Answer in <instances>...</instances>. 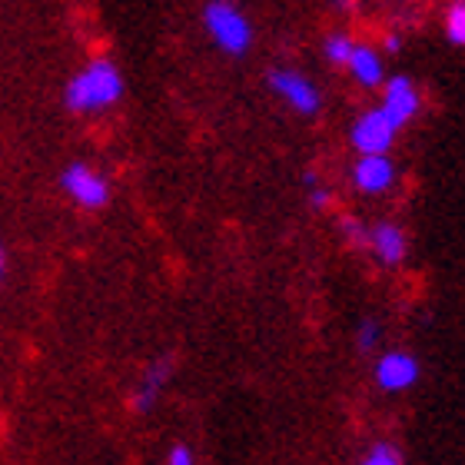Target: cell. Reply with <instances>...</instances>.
<instances>
[{"instance_id": "obj_17", "label": "cell", "mask_w": 465, "mask_h": 465, "mask_svg": "<svg viewBox=\"0 0 465 465\" xmlns=\"http://www.w3.org/2000/svg\"><path fill=\"white\" fill-rule=\"evenodd\" d=\"M342 230H346V236L352 242H366V230H369V226H362L359 220H342Z\"/></svg>"}, {"instance_id": "obj_8", "label": "cell", "mask_w": 465, "mask_h": 465, "mask_svg": "<svg viewBox=\"0 0 465 465\" xmlns=\"http://www.w3.org/2000/svg\"><path fill=\"white\" fill-rule=\"evenodd\" d=\"M419 379V362L406 352H386L376 362V382L386 392H406L409 386H416Z\"/></svg>"}, {"instance_id": "obj_7", "label": "cell", "mask_w": 465, "mask_h": 465, "mask_svg": "<svg viewBox=\"0 0 465 465\" xmlns=\"http://www.w3.org/2000/svg\"><path fill=\"white\" fill-rule=\"evenodd\" d=\"M382 114L392 120L396 126H406L412 116L419 114V90L409 77H392L386 84V94H382Z\"/></svg>"}, {"instance_id": "obj_1", "label": "cell", "mask_w": 465, "mask_h": 465, "mask_svg": "<svg viewBox=\"0 0 465 465\" xmlns=\"http://www.w3.org/2000/svg\"><path fill=\"white\" fill-rule=\"evenodd\" d=\"M124 94V77L110 60H94L90 67H84L77 77L67 84V107L74 114H97V110L114 107Z\"/></svg>"}, {"instance_id": "obj_11", "label": "cell", "mask_w": 465, "mask_h": 465, "mask_svg": "<svg viewBox=\"0 0 465 465\" xmlns=\"http://www.w3.org/2000/svg\"><path fill=\"white\" fill-rule=\"evenodd\" d=\"M346 67L362 87H379L382 84V57L372 47H352Z\"/></svg>"}, {"instance_id": "obj_2", "label": "cell", "mask_w": 465, "mask_h": 465, "mask_svg": "<svg viewBox=\"0 0 465 465\" xmlns=\"http://www.w3.org/2000/svg\"><path fill=\"white\" fill-rule=\"evenodd\" d=\"M206 20V30H210V37L220 50L232 54V57H240L246 54L252 44V27L250 20L242 17L240 10L232 7V4H223V0H213L203 14Z\"/></svg>"}, {"instance_id": "obj_12", "label": "cell", "mask_w": 465, "mask_h": 465, "mask_svg": "<svg viewBox=\"0 0 465 465\" xmlns=\"http://www.w3.org/2000/svg\"><path fill=\"white\" fill-rule=\"evenodd\" d=\"M352 40L346 37V34H332L326 44H322V54H326V60L330 64H336V67H346V60H349V54H352Z\"/></svg>"}, {"instance_id": "obj_4", "label": "cell", "mask_w": 465, "mask_h": 465, "mask_svg": "<svg viewBox=\"0 0 465 465\" xmlns=\"http://www.w3.org/2000/svg\"><path fill=\"white\" fill-rule=\"evenodd\" d=\"M396 130L399 126L382 110H369V114H362L352 124L349 140H352V146H356L359 153H386L389 146H392V140H396Z\"/></svg>"}, {"instance_id": "obj_16", "label": "cell", "mask_w": 465, "mask_h": 465, "mask_svg": "<svg viewBox=\"0 0 465 465\" xmlns=\"http://www.w3.org/2000/svg\"><path fill=\"white\" fill-rule=\"evenodd\" d=\"M166 465H196V459L190 452V446H173L170 456H166Z\"/></svg>"}, {"instance_id": "obj_5", "label": "cell", "mask_w": 465, "mask_h": 465, "mask_svg": "<svg viewBox=\"0 0 465 465\" xmlns=\"http://www.w3.org/2000/svg\"><path fill=\"white\" fill-rule=\"evenodd\" d=\"M270 87H272V94H280L296 114L312 116L320 110V90L312 87V80H306L302 74H296V70H272Z\"/></svg>"}, {"instance_id": "obj_19", "label": "cell", "mask_w": 465, "mask_h": 465, "mask_svg": "<svg viewBox=\"0 0 465 465\" xmlns=\"http://www.w3.org/2000/svg\"><path fill=\"white\" fill-rule=\"evenodd\" d=\"M0 276H4V252H0Z\"/></svg>"}, {"instance_id": "obj_6", "label": "cell", "mask_w": 465, "mask_h": 465, "mask_svg": "<svg viewBox=\"0 0 465 465\" xmlns=\"http://www.w3.org/2000/svg\"><path fill=\"white\" fill-rule=\"evenodd\" d=\"M352 183L359 193H386L389 186L396 183V166L386 153H362L352 166Z\"/></svg>"}, {"instance_id": "obj_18", "label": "cell", "mask_w": 465, "mask_h": 465, "mask_svg": "<svg viewBox=\"0 0 465 465\" xmlns=\"http://www.w3.org/2000/svg\"><path fill=\"white\" fill-rule=\"evenodd\" d=\"M312 203L326 206V203H330V193H326V190H312Z\"/></svg>"}, {"instance_id": "obj_9", "label": "cell", "mask_w": 465, "mask_h": 465, "mask_svg": "<svg viewBox=\"0 0 465 465\" xmlns=\"http://www.w3.org/2000/svg\"><path fill=\"white\" fill-rule=\"evenodd\" d=\"M366 246L379 256V262H386V266H399V262L406 260V232L399 230L392 223H376L366 230Z\"/></svg>"}, {"instance_id": "obj_10", "label": "cell", "mask_w": 465, "mask_h": 465, "mask_svg": "<svg viewBox=\"0 0 465 465\" xmlns=\"http://www.w3.org/2000/svg\"><path fill=\"white\" fill-rule=\"evenodd\" d=\"M170 372H173L170 359H163V362H156V366L146 369L143 379H140V386H136V392H134V409H136V412H150V409L156 406V399H160L163 386L170 382Z\"/></svg>"}, {"instance_id": "obj_20", "label": "cell", "mask_w": 465, "mask_h": 465, "mask_svg": "<svg viewBox=\"0 0 465 465\" xmlns=\"http://www.w3.org/2000/svg\"><path fill=\"white\" fill-rule=\"evenodd\" d=\"M223 4H232V0H223Z\"/></svg>"}, {"instance_id": "obj_15", "label": "cell", "mask_w": 465, "mask_h": 465, "mask_svg": "<svg viewBox=\"0 0 465 465\" xmlns=\"http://www.w3.org/2000/svg\"><path fill=\"white\" fill-rule=\"evenodd\" d=\"M379 322H372V320H366L362 326H359V349H372L379 342Z\"/></svg>"}, {"instance_id": "obj_13", "label": "cell", "mask_w": 465, "mask_h": 465, "mask_svg": "<svg viewBox=\"0 0 465 465\" xmlns=\"http://www.w3.org/2000/svg\"><path fill=\"white\" fill-rule=\"evenodd\" d=\"M449 40L456 44V47H462L465 44V4L462 0H456L452 7H449Z\"/></svg>"}, {"instance_id": "obj_14", "label": "cell", "mask_w": 465, "mask_h": 465, "mask_svg": "<svg viewBox=\"0 0 465 465\" xmlns=\"http://www.w3.org/2000/svg\"><path fill=\"white\" fill-rule=\"evenodd\" d=\"M362 465H402V456H399V452L392 446L379 442V446L369 449V456L362 459Z\"/></svg>"}, {"instance_id": "obj_3", "label": "cell", "mask_w": 465, "mask_h": 465, "mask_svg": "<svg viewBox=\"0 0 465 465\" xmlns=\"http://www.w3.org/2000/svg\"><path fill=\"white\" fill-rule=\"evenodd\" d=\"M60 186H64V193H67L74 203L87 206V210H100V206L110 200V183L97 170H90L87 163L67 166L64 176H60Z\"/></svg>"}]
</instances>
